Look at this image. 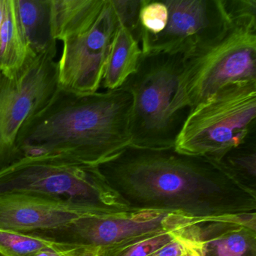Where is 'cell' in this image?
<instances>
[{"mask_svg":"<svg viewBox=\"0 0 256 256\" xmlns=\"http://www.w3.org/2000/svg\"><path fill=\"white\" fill-rule=\"evenodd\" d=\"M97 167L131 210L180 212L194 218L256 214V192L216 162L174 148L130 145Z\"/></svg>","mask_w":256,"mask_h":256,"instance_id":"cell-1","label":"cell"},{"mask_svg":"<svg viewBox=\"0 0 256 256\" xmlns=\"http://www.w3.org/2000/svg\"><path fill=\"white\" fill-rule=\"evenodd\" d=\"M132 104L131 94L124 88L90 94L58 88L20 130V158L64 155L100 166L131 145Z\"/></svg>","mask_w":256,"mask_h":256,"instance_id":"cell-2","label":"cell"},{"mask_svg":"<svg viewBox=\"0 0 256 256\" xmlns=\"http://www.w3.org/2000/svg\"><path fill=\"white\" fill-rule=\"evenodd\" d=\"M184 60L181 54H145L137 71L122 85L132 98L130 119L132 146L174 148L192 109L182 88Z\"/></svg>","mask_w":256,"mask_h":256,"instance_id":"cell-3","label":"cell"},{"mask_svg":"<svg viewBox=\"0 0 256 256\" xmlns=\"http://www.w3.org/2000/svg\"><path fill=\"white\" fill-rule=\"evenodd\" d=\"M42 194L100 212L131 210L110 188L97 166L64 155L24 156L0 170V193Z\"/></svg>","mask_w":256,"mask_h":256,"instance_id":"cell-4","label":"cell"},{"mask_svg":"<svg viewBox=\"0 0 256 256\" xmlns=\"http://www.w3.org/2000/svg\"><path fill=\"white\" fill-rule=\"evenodd\" d=\"M256 82L226 85L192 108L174 149L216 161L256 132Z\"/></svg>","mask_w":256,"mask_h":256,"instance_id":"cell-5","label":"cell"},{"mask_svg":"<svg viewBox=\"0 0 256 256\" xmlns=\"http://www.w3.org/2000/svg\"><path fill=\"white\" fill-rule=\"evenodd\" d=\"M256 82V26L230 22L209 44L184 58L182 88L192 108L226 85Z\"/></svg>","mask_w":256,"mask_h":256,"instance_id":"cell-6","label":"cell"},{"mask_svg":"<svg viewBox=\"0 0 256 256\" xmlns=\"http://www.w3.org/2000/svg\"><path fill=\"white\" fill-rule=\"evenodd\" d=\"M56 52L55 42L16 76L0 72V170L20 158L17 140L20 130L59 88Z\"/></svg>","mask_w":256,"mask_h":256,"instance_id":"cell-7","label":"cell"},{"mask_svg":"<svg viewBox=\"0 0 256 256\" xmlns=\"http://www.w3.org/2000/svg\"><path fill=\"white\" fill-rule=\"evenodd\" d=\"M196 218L180 212L131 210L92 214L64 227L29 234L58 244L95 247L103 251L148 234L182 230Z\"/></svg>","mask_w":256,"mask_h":256,"instance_id":"cell-8","label":"cell"},{"mask_svg":"<svg viewBox=\"0 0 256 256\" xmlns=\"http://www.w3.org/2000/svg\"><path fill=\"white\" fill-rule=\"evenodd\" d=\"M112 0H106L94 23L62 38L58 86L67 92H98L114 36L119 28Z\"/></svg>","mask_w":256,"mask_h":256,"instance_id":"cell-9","label":"cell"},{"mask_svg":"<svg viewBox=\"0 0 256 256\" xmlns=\"http://www.w3.org/2000/svg\"><path fill=\"white\" fill-rule=\"evenodd\" d=\"M166 29L156 36L140 30L143 54L166 53L186 58L218 38L230 24L223 0H164Z\"/></svg>","mask_w":256,"mask_h":256,"instance_id":"cell-10","label":"cell"},{"mask_svg":"<svg viewBox=\"0 0 256 256\" xmlns=\"http://www.w3.org/2000/svg\"><path fill=\"white\" fill-rule=\"evenodd\" d=\"M100 212L89 206L42 194L0 193V229L29 234L64 227Z\"/></svg>","mask_w":256,"mask_h":256,"instance_id":"cell-11","label":"cell"},{"mask_svg":"<svg viewBox=\"0 0 256 256\" xmlns=\"http://www.w3.org/2000/svg\"><path fill=\"white\" fill-rule=\"evenodd\" d=\"M178 235L197 242L204 256H256V214L197 218Z\"/></svg>","mask_w":256,"mask_h":256,"instance_id":"cell-12","label":"cell"},{"mask_svg":"<svg viewBox=\"0 0 256 256\" xmlns=\"http://www.w3.org/2000/svg\"><path fill=\"white\" fill-rule=\"evenodd\" d=\"M36 55L22 28L16 0H5L0 28V72L13 77Z\"/></svg>","mask_w":256,"mask_h":256,"instance_id":"cell-13","label":"cell"},{"mask_svg":"<svg viewBox=\"0 0 256 256\" xmlns=\"http://www.w3.org/2000/svg\"><path fill=\"white\" fill-rule=\"evenodd\" d=\"M143 56L140 42L126 28L120 25L114 36L102 85L107 90L122 88L136 73Z\"/></svg>","mask_w":256,"mask_h":256,"instance_id":"cell-14","label":"cell"},{"mask_svg":"<svg viewBox=\"0 0 256 256\" xmlns=\"http://www.w3.org/2000/svg\"><path fill=\"white\" fill-rule=\"evenodd\" d=\"M106 0H50V34L61 41L78 30L94 23Z\"/></svg>","mask_w":256,"mask_h":256,"instance_id":"cell-15","label":"cell"},{"mask_svg":"<svg viewBox=\"0 0 256 256\" xmlns=\"http://www.w3.org/2000/svg\"><path fill=\"white\" fill-rule=\"evenodd\" d=\"M18 12L28 42L38 54L56 42L50 34V0H16Z\"/></svg>","mask_w":256,"mask_h":256,"instance_id":"cell-16","label":"cell"},{"mask_svg":"<svg viewBox=\"0 0 256 256\" xmlns=\"http://www.w3.org/2000/svg\"><path fill=\"white\" fill-rule=\"evenodd\" d=\"M256 132L214 161L240 184L254 192H256Z\"/></svg>","mask_w":256,"mask_h":256,"instance_id":"cell-17","label":"cell"},{"mask_svg":"<svg viewBox=\"0 0 256 256\" xmlns=\"http://www.w3.org/2000/svg\"><path fill=\"white\" fill-rule=\"evenodd\" d=\"M176 232L161 230L138 236L103 250L102 256H152L175 240Z\"/></svg>","mask_w":256,"mask_h":256,"instance_id":"cell-18","label":"cell"},{"mask_svg":"<svg viewBox=\"0 0 256 256\" xmlns=\"http://www.w3.org/2000/svg\"><path fill=\"white\" fill-rule=\"evenodd\" d=\"M58 244L30 234L0 229V253L4 256H37Z\"/></svg>","mask_w":256,"mask_h":256,"instance_id":"cell-19","label":"cell"},{"mask_svg":"<svg viewBox=\"0 0 256 256\" xmlns=\"http://www.w3.org/2000/svg\"><path fill=\"white\" fill-rule=\"evenodd\" d=\"M168 10L164 0H142L139 25L140 30L151 36L161 34L167 25Z\"/></svg>","mask_w":256,"mask_h":256,"instance_id":"cell-20","label":"cell"},{"mask_svg":"<svg viewBox=\"0 0 256 256\" xmlns=\"http://www.w3.org/2000/svg\"><path fill=\"white\" fill-rule=\"evenodd\" d=\"M120 25L130 30L139 40V13L142 0H112Z\"/></svg>","mask_w":256,"mask_h":256,"instance_id":"cell-21","label":"cell"},{"mask_svg":"<svg viewBox=\"0 0 256 256\" xmlns=\"http://www.w3.org/2000/svg\"><path fill=\"white\" fill-rule=\"evenodd\" d=\"M230 22L256 25V0H223Z\"/></svg>","mask_w":256,"mask_h":256,"instance_id":"cell-22","label":"cell"},{"mask_svg":"<svg viewBox=\"0 0 256 256\" xmlns=\"http://www.w3.org/2000/svg\"><path fill=\"white\" fill-rule=\"evenodd\" d=\"M102 250L95 247L59 244L37 256H102Z\"/></svg>","mask_w":256,"mask_h":256,"instance_id":"cell-23","label":"cell"},{"mask_svg":"<svg viewBox=\"0 0 256 256\" xmlns=\"http://www.w3.org/2000/svg\"><path fill=\"white\" fill-rule=\"evenodd\" d=\"M176 239L180 244L181 256H204L202 248L197 242L184 236H178L176 232Z\"/></svg>","mask_w":256,"mask_h":256,"instance_id":"cell-24","label":"cell"},{"mask_svg":"<svg viewBox=\"0 0 256 256\" xmlns=\"http://www.w3.org/2000/svg\"><path fill=\"white\" fill-rule=\"evenodd\" d=\"M182 250L178 240L175 239L172 244L163 248L161 251L152 256H181Z\"/></svg>","mask_w":256,"mask_h":256,"instance_id":"cell-25","label":"cell"},{"mask_svg":"<svg viewBox=\"0 0 256 256\" xmlns=\"http://www.w3.org/2000/svg\"><path fill=\"white\" fill-rule=\"evenodd\" d=\"M4 6H5V0H0V28H1L2 16H4Z\"/></svg>","mask_w":256,"mask_h":256,"instance_id":"cell-26","label":"cell"},{"mask_svg":"<svg viewBox=\"0 0 256 256\" xmlns=\"http://www.w3.org/2000/svg\"><path fill=\"white\" fill-rule=\"evenodd\" d=\"M0 256H4V254H1V253H0Z\"/></svg>","mask_w":256,"mask_h":256,"instance_id":"cell-27","label":"cell"}]
</instances>
